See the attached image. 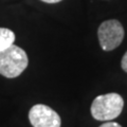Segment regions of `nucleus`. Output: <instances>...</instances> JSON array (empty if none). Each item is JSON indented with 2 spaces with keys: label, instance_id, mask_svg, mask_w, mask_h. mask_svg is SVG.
I'll list each match as a JSON object with an SVG mask.
<instances>
[{
  "label": "nucleus",
  "instance_id": "obj_3",
  "mask_svg": "<svg viewBox=\"0 0 127 127\" xmlns=\"http://www.w3.org/2000/svg\"><path fill=\"white\" fill-rule=\"evenodd\" d=\"M100 46L104 51H112L124 39V28L117 19H110L101 23L97 30Z\"/></svg>",
  "mask_w": 127,
  "mask_h": 127
},
{
  "label": "nucleus",
  "instance_id": "obj_8",
  "mask_svg": "<svg viewBox=\"0 0 127 127\" xmlns=\"http://www.w3.org/2000/svg\"><path fill=\"white\" fill-rule=\"evenodd\" d=\"M42 2H46V3H58L61 2L62 0H41Z\"/></svg>",
  "mask_w": 127,
  "mask_h": 127
},
{
  "label": "nucleus",
  "instance_id": "obj_2",
  "mask_svg": "<svg viewBox=\"0 0 127 127\" xmlns=\"http://www.w3.org/2000/svg\"><path fill=\"white\" fill-rule=\"evenodd\" d=\"M124 100L119 93L98 95L91 104V116L97 121H111L121 114Z\"/></svg>",
  "mask_w": 127,
  "mask_h": 127
},
{
  "label": "nucleus",
  "instance_id": "obj_6",
  "mask_svg": "<svg viewBox=\"0 0 127 127\" xmlns=\"http://www.w3.org/2000/svg\"><path fill=\"white\" fill-rule=\"evenodd\" d=\"M121 67H122V69L124 70L125 72H127V51H126V53L124 54V56H123V58H122Z\"/></svg>",
  "mask_w": 127,
  "mask_h": 127
},
{
  "label": "nucleus",
  "instance_id": "obj_4",
  "mask_svg": "<svg viewBox=\"0 0 127 127\" xmlns=\"http://www.w3.org/2000/svg\"><path fill=\"white\" fill-rule=\"evenodd\" d=\"M29 120L33 127H61L62 120L59 114L51 107L36 104L29 111Z\"/></svg>",
  "mask_w": 127,
  "mask_h": 127
},
{
  "label": "nucleus",
  "instance_id": "obj_7",
  "mask_svg": "<svg viewBox=\"0 0 127 127\" xmlns=\"http://www.w3.org/2000/svg\"><path fill=\"white\" fill-rule=\"evenodd\" d=\"M100 127H122V126L116 122H106L104 124H102Z\"/></svg>",
  "mask_w": 127,
  "mask_h": 127
},
{
  "label": "nucleus",
  "instance_id": "obj_1",
  "mask_svg": "<svg viewBox=\"0 0 127 127\" xmlns=\"http://www.w3.org/2000/svg\"><path fill=\"white\" fill-rule=\"evenodd\" d=\"M29 58L20 47L12 45L0 52V74L6 78H15L26 70Z\"/></svg>",
  "mask_w": 127,
  "mask_h": 127
},
{
  "label": "nucleus",
  "instance_id": "obj_5",
  "mask_svg": "<svg viewBox=\"0 0 127 127\" xmlns=\"http://www.w3.org/2000/svg\"><path fill=\"white\" fill-rule=\"evenodd\" d=\"M15 41L14 32L7 28H0V52L7 49Z\"/></svg>",
  "mask_w": 127,
  "mask_h": 127
}]
</instances>
